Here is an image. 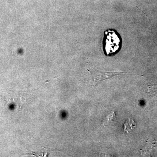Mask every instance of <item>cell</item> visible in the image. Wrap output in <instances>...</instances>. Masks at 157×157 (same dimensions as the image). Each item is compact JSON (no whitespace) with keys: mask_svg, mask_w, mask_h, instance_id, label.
Wrapping results in <instances>:
<instances>
[{"mask_svg":"<svg viewBox=\"0 0 157 157\" xmlns=\"http://www.w3.org/2000/svg\"><path fill=\"white\" fill-rule=\"evenodd\" d=\"M105 50L107 55L115 53L120 46L119 37L113 31L108 30L105 32Z\"/></svg>","mask_w":157,"mask_h":157,"instance_id":"cell-1","label":"cell"},{"mask_svg":"<svg viewBox=\"0 0 157 157\" xmlns=\"http://www.w3.org/2000/svg\"><path fill=\"white\" fill-rule=\"evenodd\" d=\"M89 71L91 74L94 79V85L99 84L101 81L112 78L113 76H118L123 73H127L125 72H104L100 70H94L93 71Z\"/></svg>","mask_w":157,"mask_h":157,"instance_id":"cell-2","label":"cell"},{"mask_svg":"<svg viewBox=\"0 0 157 157\" xmlns=\"http://www.w3.org/2000/svg\"><path fill=\"white\" fill-rule=\"evenodd\" d=\"M117 122V117L114 111H112L106 117L102 124L104 127L109 126Z\"/></svg>","mask_w":157,"mask_h":157,"instance_id":"cell-3","label":"cell"},{"mask_svg":"<svg viewBox=\"0 0 157 157\" xmlns=\"http://www.w3.org/2000/svg\"><path fill=\"white\" fill-rule=\"evenodd\" d=\"M124 132H126L129 134L133 130L136 128L137 127V124L132 119L128 118L124 124Z\"/></svg>","mask_w":157,"mask_h":157,"instance_id":"cell-4","label":"cell"},{"mask_svg":"<svg viewBox=\"0 0 157 157\" xmlns=\"http://www.w3.org/2000/svg\"><path fill=\"white\" fill-rule=\"evenodd\" d=\"M150 87H155V88L149 89H151V91H149L148 92L150 93L151 94H157V84L151 86Z\"/></svg>","mask_w":157,"mask_h":157,"instance_id":"cell-5","label":"cell"}]
</instances>
